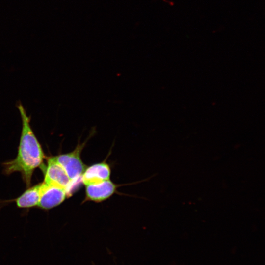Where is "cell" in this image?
Masks as SVG:
<instances>
[{"label": "cell", "mask_w": 265, "mask_h": 265, "mask_svg": "<svg viewBox=\"0 0 265 265\" xmlns=\"http://www.w3.org/2000/svg\"><path fill=\"white\" fill-rule=\"evenodd\" d=\"M42 183L29 187L15 200L17 206L20 208H28L38 206L41 194Z\"/></svg>", "instance_id": "7"}, {"label": "cell", "mask_w": 265, "mask_h": 265, "mask_svg": "<svg viewBox=\"0 0 265 265\" xmlns=\"http://www.w3.org/2000/svg\"><path fill=\"white\" fill-rule=\"evenodd\" d=\"M95 133V127H93L86 140L81 143L79 141L73 151L53 156L57 162L63 168L73 184L81 178V176L87 167L82 162L80 155L87 142Z\"/></svg>", "instance_id": "2"}, {"label": "cell", "mask_w": 265, "mask_h": 265, "mask_svg": "<svg viewBox=\"0 0 265 265\" xmlns=\"http://www.w3.org/2000/svg\"><path fill=\"white\" fill-rule=\"evenodd\" d=\"M46 165L41 166L44 175V182L64 188L69 196L71 193L73 183L53 156L48 157Z\"/></svg>", "instance_id": "3"}, {"label": "cell", "mask_w": 265, "mask_h": 265, "mask_svg": "<svg viewBox=\"0 0 265 265\" xmlns=\"http://www.w3.org/2000/svg\"><path fill=\"white\" fill-rule=\"evenodd\" d=\"M85 186V200L95 202L107 199L115 192L117 188L110 180Z\"/></svg>", "instance_id": "5"}, {"label": "cell", "mask_w": 265, "mask_h": 265, "mask_svg": "<svg viewBox=\"0 0 265 265\" xmlns=\"http://www.w3.org/2000/svg\"><path fill=\"white\" fill-rule=\"evenodd\" d=\"M17 107L22 121L17 155L14 159L3 163V166L6 174L20 172L26 186L29 187L33 173L37 167L43 165L45 156L31 128L30 117L22 104L19 103Z\"/></svg>", "instance_id": "1"}, {"label": "cell", "mask_w": 265, "mask_h": 265, "mask_svg": "<svg viewBox=\"0 0 265 265\" xmlns=\"http://www.w3.org/2000/svg\"><path fill=\"white\" fill-rule=\"evenodd\" d=\"M68 196V194L64 188L43 182L38 206L49 210L60 205Z\"/></svg>", "instance_id": "4"}, {"label": "cell", "mask_w": 265, "mask_h": 265, "mask_svg": "<svg viewBox=\"0 0 265 265\" xmlns=\"http://www.w3.org/2000/svg\"><path fill=\"white\" fill-rule=\"evenodd\" d=\"M111 169L106 162H102L86 167L81 176V181L85 186L109 180Z\"/></svg>", "instance_id": "6"}]
</instances>
